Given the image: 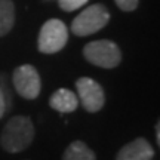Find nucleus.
Here are the masks:
<instances>
[{"label":"nucleus","mask_w":160,"mask_h":160,"mask_svg":"<svg viewBox=\"0 0 160 160\" xmlns=\"http://www.w3.org/2000/svg\"><path fill=\"white\" fill-rule=\"evenodd\" d=\"M36 135L33 120L27 116H13L0 135V145L8 153H21L31 145Z\"/></svg>","instance_id":"obj_1"},{"label":"nucleus","mask_w":160,"mask_h":160,"mask_svg":"<svg viewBox=\"0 0 160 160\" xmlns=\"http://www.w3.org/2000/svg\"><path fill=\"white\" fill-rule=\"evenodd\" d=\"M110 21V12L101 3L86 8L71 22V33L77 37H86L102 30Z\"/></svg>","instance_id":"obj_2"},{"label":"nucleus","mask_w":160,"mask_h":160,"mask_svg":"<svg viewBox=\"0 0 160 160\" xmlns=\"http://www.w3.org/2000/svg\"><path fill=\"white\" fill-rule=\"evenodd\" d=\"M83 57L88 62L101 68H116L122 62V51L114 42L107 39L89 42L83 48Z\"/></svg>","instance_id":"obj_3"},{"label":"nucleus","mask_w":160,"mask_h":160,"mask_svg":"<svg viewBox=\"0 0 160 160\" xmlns=\"http://www.w3.org/2000/svg\"><path fill=\"white\" fill-rule=\"evenodd\" d=\"M68 42V28L61 19H49L46 21L39 33L37 48L42 53H57L62 51Z\"/></svg>","instance_id":"obj_4"},{"label":"nucleus","mask_w":160,"mask_h":160,"mask_svg":"<svg viewBox=\"0 0 160 160\" xmlns=\"http://www.w3.org/2000/svg\"><path fill=\"white\" fill-rule=\"evenodd\" d=\"M12 83L18 95L25 99H36L42 91L40 76L31 64H24L13 70Z\"/></svg>","instance_id":"obj_5"},{"label":"nucleus","mask_w":160,"mask_h":160,"mask_svg":"<svg viewBox=\"0 0 160 160\" xmlns=\"http://www.w3.org/2000/svg\"><path fill=\"white\" fill-rule=\"evenodd\" d=\"M77 98L88 113H98L105 104L102 86L91 77H80L76 82Z\"/></svg>","instance_id":"obj_6"},{"label":"nucleus","mask_w":160,"mask_h":160,"mask_svg":"<svg viewBox=\"0 0 160 160\" xmlns=\"http://www.w3.org/2000/svg\"><path fill=\"white\" fill-rule=\"evenodd\" d=\"M154 148L145 138H137L119 150L116 160H153Z\"/></svg>","instance_id":"obj_7"},{"label":"nucleus","mask_w":160,"mask_h":160,"mask_svg":"<svg viewBox=\"0 0 160 160\" xmlns=\"http://www.w3.org/2000/svg\"><path fill=\"white\" fill-rule=\"evenodd\" d=\"M49 105L51 108H53L58 113H73L79 107V98L74 92H71L70 89L65 88H59L58 91L52 93L51 99H49Z\"/></svg>","instance_id":"obj_8"},{"label":"nucleus","mask_w":160,"mask_h":160,"mask_svg":"<svg viewBox=\"0 0 160 160\" xmlns=\"http://www.w3.org/2000/svg\"><path fill=\"white\" fill-rule=\"evenodd\" d=\"M62 160H97V154L88 147L86 142L73 141L64 151Z\"/></svg>","instance_id":"obj_9"},{"label":"nucleus","mask_w":160,"mask_h":160,"mask_svg":"<svg viewBox=\"0 0 160 160\" xmlns=\"http://www.w3.org/2000/svg\"><path fill=\"white\" fill-rule=\"evenodd\" d=\"M15 24V5L12 0H0V37H5Z\"/></svg>","instance_id":"obj_10"},{"label":"nucleus","mask_w":160,"mask_h":160,"mask_svg":"<svg viewBox=\"0 0 160 160\" xmlns=\"http://www.w3.org/2000/svg\"><path fill=\"white\" fill-rule=\"evenodd\" d=\"M89 0H58V6L65 12L77 11L88 3Z\"/></svg>","instance_id":"obj_11"},{"label":"nucleus","mask_w":160,"mask_h":160,"mask_svg":"<svg viewBox=\"0 0 160 160\" xmlns=\"http://www.w3.org/2000/svg\"><path fill=\"white\" fill-rule=\"evenodd\" d=\"M116 5L119 9H122L123 12H132L138 8L139 0H114Z\"/></svg>","instance_id":"obj_12"},{"label":"nucleus","mask_w":160,"mask_h":160,"mask_svg":"<svg viewBox=\"0 0 160 160\" xmlns=\"http://www.w3.org/2000/svg\"><path fill=\"white\" fill-rule=\"evenodd\" d=\"M6 97L5 93H3V91H2V88H0V119L3 117V114L6 113Z\"/></svg>","instance_id":"obj_13"},{"label":"nucleus","mask_w":160,"mask_h":160,"mask_svg":"<svg viewBox=\"0 0 160 160\" xmlns=\"http://www.w3.org/2000/svg\"><path fill=\"white\" fill-rule=\"evenodd\" d=\"M156 142L157 145H160V123H156Z\"/></svg>","instance_id":"obj_14"}]
</instances>
